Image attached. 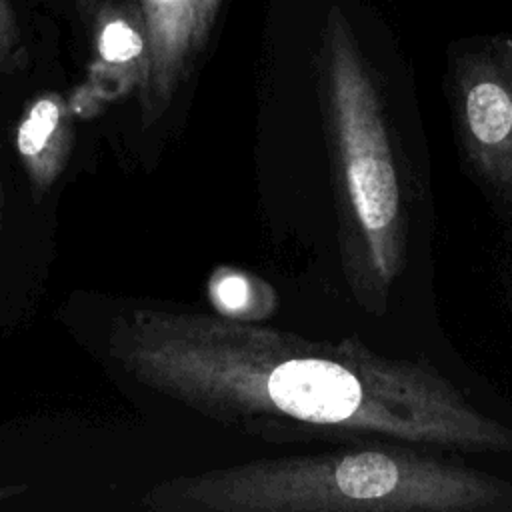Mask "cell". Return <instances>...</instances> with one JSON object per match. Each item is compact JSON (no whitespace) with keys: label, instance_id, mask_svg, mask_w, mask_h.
I'll return each mask as SVG.
<instances>
[{"label":"cell","instance_id":"cell-2","mask_svg":"<svg viewBox=\"0 0 512 512\" xmlns=\"http://www.w3.org/2000/svg\"><path fill=\"white\" fill-rule=\"evenodd\" d=\"M324 64L346 268L354 286L384 296L404 266V190L382 100L338 10L328 18Z\"/></svg>","mask_w":512,"mask_h":512},{"label":"cell","instance_id":"cell-6","mask_svg":"<svg viewBox=\"0 0 512 512\" xmlns=\"http://www.w3.org/2000/svg\"><path fill=\"white\" fill-rule=\"evenodd\" d=\"M74 142L72 114L60 94L36 98L16 132L18 156L26 168L34 200H40L62 174Z\"/></svg>","mask_w":512,"mask_h":512},{"label":"cell","instance_id":"cell-9","mask_svg":"<svg viewBox=\"0 0 512 512\" xmlns=\"http://www.w3.org/2000/svg\"><path fill=\"white\" fill-rule=\"evenodd\" d=\"M218 8H220V0H196V26H198L200 48H204V44L208 40V34L212 30Z\"/></svg>","mask_w":512,"mask_h":512},{"label":"cell","instance_id":"cell-4","mask_svg":"<svg viewBox=\"0 0 512 512\" xmlns=\"http://www.w3.org/2000/svg\"><path fill=\"white\" fill-rule=\"evenodd\" d=\"M148 34V62L138 86L142 120L154 124L186 78L198 44L196 0H138Z\"/></svg>","mask_w":512,"mask_h":512},{"label":"cell","instance_id":"cell-7","mask_svg":"<svg viewBox=\"0 0 512 512\" xmlns=\"http://www.w3.org/2000/svg\"><path fill=\"white\" fill-rule=\"evenodd\" d=\"M26 60V48L16 14L8 0H0V72L16 70Z\"/></svg>","mask_w":512,"mask_h":512},{"label":"cell","instance_id":"cell-11","mask_svg":"<svg viewBox=\"0 0 512 512\" xmlns=\"http://www.w3.org/2000/svg\"><path fill=\"white\" fill-rule=\"evenodd\" d=\"M2 208H4V188H2V180H0V224H2Z\"/></svg>","mask_w":512,"mask_h":512},{"label":"cell","instance_id":"cell-3","mask_svg":"<svg viewBox=\"0 0 512 512\" xmlns=\"http://www.w3.org/2000/svg\"><path fill=\"white\" fill-rule=\"evenodd\" d=\"M456 116L462 150L474 172L512 200V54L466 58L456 74Z\"/></svg>","mask_w":512,"mask_h":512},{"label":"cell","instance_id":"cell-8","mask_svg":"<svg viewBox=\"0 0 512 512\" xmlns=\"http://www.w3.org/2000/svg\"><path fill=\"white\" fill-rule=\"evenodd\" d=\"M214 294H218V302L224 308H230V310L242 308L246 302V296H248V280L242 276L230 274L216 284Z\"/></svg>","mask_w":512,"mask_h":512},{"label":"cell","instance_id":"cell-1","mask_svg":"<svg viewBox=\"0 0 512 512\" xmlns=\"http://www.w3.org/2000/svg\"><path fill=\"white\" fill-rule=\"evenodd\" d=\"M154 512H494L512 484L408 450H342L260 458L152 486Z\"/></svg>","mask_w":512,"mask_h":512},{"label":"cell","instance_id":"cell-5","mask_svg":"<svg viewBox=\"0 0 512 512\" xmlns=\"http://www.w3.org/2000/svg\"><path fill=\"white\" fill-rule=\"evenodd\" d=\"M76 6L92 34L96 66L108 76L140 86L148 62V34L140 2L76 0Z\"/></svg>","mask_w":512,"mask_h":512},{"label":"cell","instance_id":"cell-10","mask_svg":"<svg viewBox=\"0 0 512 512\" xmlns=\"http://www.w3.org/2000/svg\"><path fill=\"white\" fill-rule=\"evenodd\" d=\"M24 488L22 486H4L0 484V502L6 500V498H12L14 494H20Z\"/></svg>","mask_w":512,"mask_h":512}]
</instances>
